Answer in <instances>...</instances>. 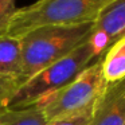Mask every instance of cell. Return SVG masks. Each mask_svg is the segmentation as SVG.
Here are the masks:
<instances>
[{"label":"cell","instance_id":"6da1fadb","mask_svg":"<svg viewBox=\"0 0 125 125\" xmlns=\"http://www.w3.org/2000/svg\"><path fill=\"white\" fill-rule=\"evenodd\" d=\"M92 26L93 23L77 26H42L23 34L19 38L22 46L20 85L83 43L90 36Z\"/></svg>","mask_w":125,"mask_h":125},{"label":"cell","instance_id":"7a4b0ae2","mask_svg":"<svg viewBox=\"0 0 125 125\" xmlns=\"http://www.w3.org/2000/svg\"><path fill=\"white\" fill-rule=\"evenodd\" d=\"M116 0H38L18 8L6 35L20 38L42 26H77L94 23Z\"/></svg>","mask_w":125,"mask_h":125},{"label":"cell","instance_id":"3957f363","mask_svg":"<svg viewBox=\"0 0 125 125\" xmlns=\"http://www.w3.org/2000/svg\"><path fill=\"white\" fill-rule=\"evenodd\" d=\"M90 38L69 52L62 59L47 66L22 83L6 105V109H20L39 102L42 98L59 90L78 77L90 63L98 59Z\"/></svg>","mask_w":125,"mask_h":125},{"label":"cell","instance_id":"277c9868","mask_svg":"<svg viewBox=\"0 0 125 125\" xmlns=\"http://www.w3.org/2000/svg\"><path fill=\"white\" fill-rule=\"evenodd\" d=\"M106 86L100 58L90 63L78 77L39 102L47 122L93 110L95 101Z\"/></svg>","mask_w":125,"mask_h":125},{"label":"cell","instance_id":"5b68a950","mask_svg":"<svg viewBox=\"0 0 125 125\" xmlns=\"http://www.w3.org/2000/svg\"><path fill=\"white\" fill-rule=\"evenodd\" d=\"M122 35H125V0H116L95 19L89 38L101 57L106 49Z\"/></svg>","mask_w":125,"mask_h":125},{"label":"cell","instance_id":"8992f818","mask_svg":"<svg viewBox=\"0 0 125 125\" xmlns=\"http://www.w3.org/2000/svg\"><path fill=\"white\" fill-rule=\"evenodd\" d=\"M125 124V78L114 83H106L95 101L89 125Z\"/></svg>","mask_w":125,"mask_h":125},{"label":"cell","instance_id":"52a82bcc","mask_svg":"<svg viewBox=\"0 0 125 125\" xmlns=\"http://www.w3.org/2000/svg\"><path fill=\"white\" fill-rule=\"evenodd\" d=\"M101 70L106 83L125 78V35L114 41L100 57Z\"/></svg>","mask_w":125,"mask_h":125},{"label":"cell","instance_id":"ba28073f","mask_svg":"<svg viewBox=\"0 0 125 125\" xmlns=\"http://www.w3.org/2000/svg\"><path fill=\"white\" fill-rule=\"evenodd\" d=\"M22 73V46L20 39L0 36V77L16 78Z\"/></svg>","mask_w":125,"mask_h":125},{"label":"cell","instance_id":"9c48e42d","mask_svg":"<svg viewBox=\"0 0 125 125\" xmlns=\"http://www.w3.org/2000/svg\"><path fill=\"white\" fill-rule=\"evenodd\" d=\"M46 117L38 104L20 109L0 110V125H47Z\"/></svg>","mask_w":125,"mask_h":125},{"label":"cell","instance_id":"30bf717a","mask_svg":"<svg viewBox=\"0 0 125 125\" xmlns=\"http://www.w3.org/2000/svg\"><path fill=\"white\" fill-rule=\"evenodd\" d=\"M18 0H0V36H4L16 12Z\"/></svg>","mask_w":125,"mask_h":125},{"label":"cell","instance_id":"8fae6325","mask_svg":"<svg viewBox=\"0 0 125 125\" xmlns=\"http://www.w3.org/2000/svg\"><path fill=\"white\" fill-rule=\"evenodd\" d=\"M20 86V82L16 78L0 77V110L6 109L8 100L14 95V93Z\"/></svg>","mask_w":125,"mask_h":125},{"label":"cell","instance_id":"7c38bea8","mask_svg":"<svg viewBox=\"0 0 125 125\" xmlns=\"http://www.w3.org/2000/svg\"><path fill=\"white\" fill-rule=\"evenodd\" d=\"M92 113H93V110H89L81 114H75V116L55 120V121L49 122L47 125H89L90 120H92Z\"/></svg>","mask_w":125,"mask_h":125},{"label":"cell","instance_id":"4fadbf2b","mask_svg":"<svg viewBox=\"0 0 125 125\" xmlns=\"http://www.w3.org/2000/svg\"><path fill=\"white\" fill-rule=\"evenodd\" d=\"M124 125H125V124H124Z\"/></svg>","mask_w":125,"mask_h":125}]
</instances>
